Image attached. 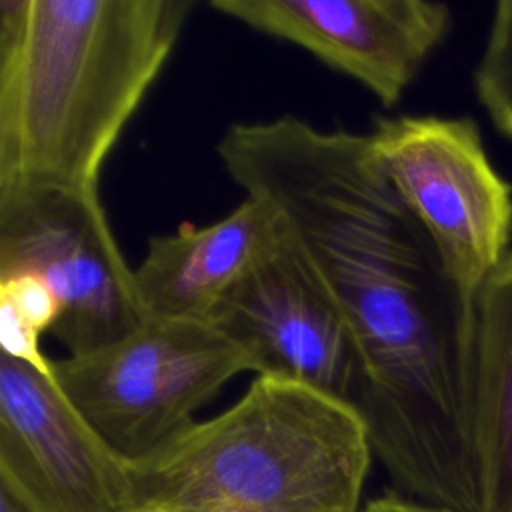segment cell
<instances>
[{
    "instance_id": "4fadbf2b",
    "label": "cell",
    "mask_w": 512,
    "mask_h": 512,
    "mask_svg": "<svg viewBox=\"0 0 512 512\" xmlns=\"http://www.w3.org/2000/svg\"><path fill=\"white\" fill-rule=\"evenodd\" d=\"M472 80L476 98L494 128L512 140V0H500L494 6Z\"/></svg>"
},
{
    "instance_id": "9a60e30c",
    "label": "cell",
    "mask_w": 512,
    "mask_h": 512,
    "mask_svg": "<svg viewBox=\"0 0 512 512\" xmlns=\"http://www.w3.org/2000/svg\"><path fill=\"white\" fill-rule=\"evenodd\" d=\"M0 512H38L28 500H24L10 486L0 484Z\"/></svg>"
},
{
    "instance_id": "ba28073f",
    "label": "cell",
    "mask_w": 512,
    "mask_h": 512,
    "mask_svg": "<svg viewBox=\"0 0 512 512\" xmlns=\"http://www.w3.org/2000/svg\"><path fill=\"white\" fill-rule=\"evenodd\" d=\"M246 28L290 42L396 106L452 30V10L432 0H210Z\"/></svg>"
},
{
    "instance_id": "7c38bea8",
    "label": "cell",
    "mask_w": 512,
    "mask_h": 512,
    "mask_svg": "<svg viewBox=\"0 0 512 512\" xmlns=\"http://www.w3.org/2000/svg\"><path fill=\"white\" fill-rule=\"evenodd\" d=\"M60 316L48 284L28 272L0 274V354L46 364L40 338L52 332Z\"/></svg>"
},
{
    "instance_id": "7a4b0ae2",
    "label": "cell",
    "mask_w": 512,
    "mask_h": 512,
    "mask_svg": "<svg viewBox=\"0 0 512 512\" xmlns=\"http://www.w3.org/2000/svg\"><path fill=\"white\" fill-rule=\"evenodd\" d=\"M196 0H0V192L98 190Z\"/></svg>"
},
{
    "instance_id": "9c48e42d",
    "label": "cell",
    "mask_w": 512,
    "mask_h": 512,
    "mask_svg": "<svg viewBox=\"0 0 512 512\" xmlns=\"http://www.w3.org/2000/svg\"><path fill=\"white\" fill-rule=\"evenodd\" d=\"M212 324L250 354L256 376L284 378L354 408L358 362L348 328L288 228L284 242L230 292Z\"/></svg>"
},
{
    "instance_id": "6da1fadb",
    "label": "cell",
    "mask_w": 512,
    "mask_h": 512,
    "mask_svg": "<svg viewBox=\"0 0 512 512\" xmlns=\"http://www.w3.org/2000/svg\"><path fill=\"white\" fill-rule=\"evenodd\" d=\"M216 154L246 196L282 214L338 306L358 362L354 410L394 492L480 512L474 302L446 278L368 134L284 114L228 126Z\"/></svg>"
},
{
    "instance_id": "8fae6325",
    "label": "cell",
    "mask_w": 512,
    "mask_h": 512,
    "mask_svg": "<svg viewBox=\"0 0 512 512\" xmlns=\"http://www.w3.org/2000/svg\"><path fill=\"white\" fill-rule=\"evenodd\" d=\"M474 320L480 512H512V250L476 294Z\"/></svg>"
},
{
    "instance_id": "8992f818",
    "label": "cell",
    "mask_w": 512,
    "mask_h": 512,
    "mask_svg": "<svg viewBox=\"0 0 512 512\" xmlns=\"http://www.w3.org/2000/svg\"><path fill=\"white\" fill-rule=\"evenodd\" d=\"M42 278L58 300L52 330L68 354L134 332L146 318L98 190L0 192V274Z\"/></svg>"
},
{
    "instance_id": "30bf717a",
    "label": "cell",
    "mask_w": 512,
    "mask_h": 512,
    "mask_svg": "<svg viewBox=\"0 0 512 512\" xmlns=\"http://www.w3.org/2000/svg\"><path fill=\"white\" fill-rule=\"evenodd\" d=\"M284 238L282 214L256 196L212 224L152 236L134 268L144 318L212 324L230 292Z\"/></svg>"
},
{
    "instance_id": "277c9868",
    "label": "cell",
    "mask_w": 512,
    "mask_h": 512,
    "mask_svg": "<svg viewBox=\"0 0 512 512\" xmlns=\"http://www.w3.org/2000/svg\"><path fill=\"white\" fill-rule=\"evenodd\" d=\"M242 372H254L250 354L214 324L156 318L108 346L52 360L70 404L128 466L188 430Z\"/></svg>"
},
{
    "instance_id": "5bb4252c",
    "label": "cell",
    "mask_w": 512,
    "mask_h": 512,
    "mask_svg": "<svg viewBox=\"0 0 512 512\" xmlns=\"http://www.w3.org/2000/svg\"><path fill=\"white\" fill-rule=\"evenodd\" d=\"M362 512H446V510L420 504L398 492H388L384 496L370 500Z\"/></svg>"
},
{
    "instance_id": "3957f363",
    "label": "cell",
    "mask_w": 512,
    "mask_h": 512,
    "mask_svg": "<svg viewBox=\"0 0 512 512\" xmlns=\"http://www.w3.org/2000/svg\"><path fill=\"white\" fill-rule=\"evenodd\" d=\"M372 458L352 406L256 376L230 408L128 466L130 512H358Z\"/></svg>"
},
{
    "instance_id": "5b68a950",
    "label": "cell",
    "mask_w": 512,
    "mask_h": 512,
    "mask_svg": "<svg viewBox=\"0 0 512 512\" xmlns=\"http://www.w3.org/2000/svg\"><path fill=\"white\" fill-rule=\"evenodd\" d=\"M380 172L468 302L512 250V186L472 118L378 116L368 132Z\"/></svg>"
},
{
    "instance_id": "52a82bcc",
    "label": "cell",
    "mask_w": 512,
    "mask_h": 512,
    "mask_svg": "<svg viewBox=\"0 0 512 512\" xmlns=\"http://www.w3.org/2000/svg\"><path fill=\"white\" fill-rule=\"evenodd\" d=\"M0 484L38 512H130V472L46 364L0 354Z\"/></svg>"
}]
</instances>
